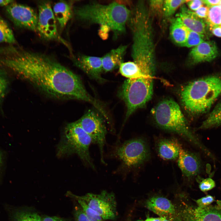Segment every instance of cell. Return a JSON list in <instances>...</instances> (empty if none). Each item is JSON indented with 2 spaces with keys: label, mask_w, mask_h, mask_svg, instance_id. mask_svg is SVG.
I'll return each instance as SVG.
<instances>
[{
  "label": "cell",
  "mask_w": 221,
  "mask_h": 221,
  "mask_svg": "<svg viewBox=\"0 0 221 221\" xmlns=\"http://www.w3.org/2000/svg\"><path fill=\"white\" fill-rule=\"evenodd\" d=\"M8 68L49 97L88 102L96 109L101 103L86 91L79 77L53 57L42 53L19 51L0 58Z\"/></svg>",
  "instance_id": "cell-1"
},
{
  "label": "cell",
  "mask_w": 221,
  "mask_h": 221,
  "mask_svg": "<svg viewBox=\"0 0 221 221\" xmlns=\"http://www.w3.org/2000/svg\"><path fill=\"white\" fill-rule=\"evenodd\" d=\"M149 18L143 3L131 10L127 23L132 35L131 56L142 71L155 69L154 51Z\"/></svg>",
  "instance_id": "cell-2"
},
{
  "label": "cell",
  "mask_w": 221,
  "mask_h": 221,
  "mask_svg": "<svg viewBox=\"0 0 221 221\" xmlns=\"http://www.w3.org/2000/svg\"><path fill=\"white\" fill-rule=\"evenodd\" d=\"M73 10L79 20L106 27L115 37L125 32L131 13L126 6L116 2L105 5L93 2L75 7Z\"/></svg>",
  "instance_id": "cell-3"
},
{
  "label": "cell",
  "mask_w": 221,
  "mask_h": 221,
  "mask_svg": "<svg viewBox=\"0 0 221 221\" xmlns=\"http://www.w3.org/2000/svg\"><path fill=\"white\" fill-rule=\"evenodd\" d=\"M221 95V75H213L198 79L182 89L180 98L184 108L193 115L208 111Z\"/></svg>",
  "instance_id": "cell-4"
},
{
  "label": "cell",
  "mask_w": 221,
  "mask_h": 221,
  "mask_svg": "<svg viewBox=\"0 0 221 221\" xmlns=\"http://www.w3.org/2000/svg\"><path fill=\"white\" fill-rule=\"evenodd\" d=\"M153 111L155 121L160 127L176 133L199 147L209 156H211V152L190 129L175 101L170 99H165L159 103Z\"/></svg>",
  "instance_id": "cell-5"
},
{
  "label": "cell",
  "mask_w": 221,
  "mask_h": 221,
  "mask_svg": "<svg viewBox=\"0 0 221 221\" xmlns=\"http://www.w3.org/2000/svg\"><path fill=\"white\" fill-rule=\"evenodd\" d=\"M149 154L148 145L141 138H134L123 142H116L109 153L110 157L120 164L115 174L126 176L134 173L148 159Z\"/></svg>",
  "instance_id": "cell-6"
},
{
  "label": "cell",
  "mask_w": 221,
  "mask_h": 221,
  "mask_svg": "<svg viewBox=\"0 0 221 221\" xmlns=\"http://www.w3.org/2000/svg\"><path fill=\"white\" fill-rule=\"evenodd\" d=\"M92 143L90 137L76 122L68 123L61 135L57 146V155L60 157L76 154L86 166L95 170L89 152Z\"/></svg>",
  "instance_id": "cell-7"
},
{
  "label": "cell",
  "mask_w": 221,
  "mask_h": 221,
  "mask_svg": "<svg viewBox=\"0 0 221 221\" xmlns=\"http://www.w3.org/2000/svg\"><path fill=\"white\" fill-rule=\"evenodd\" d=\"M153 75L144 73L138 78L127 79L124 81L119 94L127 107L125 122L136 110L144 106L151 98Z\"/></svg>",
  "instance_id": "cell-8"
},
{
  "label": "cell",
  "mask_w": 221,
  "mask_h": 221,
  "mask_svg": "<svg viewBox=\"0 0 221 221\" xmlns=\"http://www.w3.org/2000/svg\"><path fill=\"white\" fill-rule=\"evenodd\" d=\"M66 196L72 199L83 200L87 206L97 212L104 220H113L117 215V203L114 194L105 190L99 194L88 193L84 195H76L68 191Z\"/></svg>",
  "instance_id": "cell-9"
},
{
  "label": "cell",
  "mask_w": 221,
  "mask_h": 221,
  "mask_svg": "<svg viewBox=\"0 0 221 221\" xmlns=\"http://www.w3.org/2000/svg\"><path fill=\"white\" fill-rule=\"evenodd\" d=\"M75 122L89 135L92 143L97 145L101 162L106 165L104 149L107 131L103 118L96 111L89 110Z\"/></svg>",
  "instance_id": "cell-10"
},
{
  "label": "cell",
  "mask_w": 221,
  "mask_h": 221,
  "mask_svg": "<svg viewBox=\"0 0 221 221\" xmlns=\"http://www.w3.org/2000/svg\"><path fill=\"white\" fill-rule=\"evenodd\" d=\"M37 32L42 38L47 40H57L68 45L59 36L56 26V21L50 2L39 1Z\"/></svg>",
  "instance_id": "cell-11"
},
{
  "label": "cell",
  "mask_w": 221,
  "mask_h": 221,
  "mask_svg": "<svg viewBox=\"0 0 221 221\" xmlns=\"http://www.w3.org/2000/svg\"><path fill=\"white\" fill-rule=\"evenodd\" d=\"M176 209L182 221H221V201L205 207H194L182 202Z\"/></svg>",
  "instance_id": "cell-12"
},
{
  "label": "cell",
  "mask_w": 221,
  "mask_h": 221,
  "mask_svg": "<svg viewBox=\"0 0 221 221\" xmlns=\"http://www.w3.org/2000/svg\"><path fill=\"white\" fill-rule=\"evenodd\" d=\"M6 10L16 26L37 32L38 14L32 8L14 2L6 7Z\"/></svg>",
  "instance_id": "cell-13"
},
{
  "label": "cell",
  "mask_w": 221,
  "mask_h": 221,
  "mask_svg": "<svg viewBox=\"0 0 221 221\" xmlns=\"http://www.w3.org/2000/svg\"><path fill=\"white\" fill-rule=\"evenodd\" d=\"M73 61L75 65L91 78L101 83L106 81L101 75L103 71L101 57L79 54L73 56Z\"/></svg>",
  "instance_id": "cell-14"
},
{
  "label": "cell",
  "mask_w": 221,
  "mask_h": 221,
  "mask_svg": "<svg viewBox=\"0 0 221 221\" xmlns=\"http://www.w3.org/2000/svg\"><path fill=\"white\" fill-rule=\"evenodd\" d=\"M178 158V166L184 176L191 178L199 173L201 163L196 154L184 149L181 147Z\"/></svg>",
  "instance_id": "cell-15"
},
{
  "label": "cell",
  "mask_w": 221,
  "mask_h": 221,
  "mask_svg": "<svg viewBox=\"0 0 221 221\" xmlns=\"http://www.w3.org/2000/svg\"><path fill=\"white\" fill-rule=\"evenodd\" d=\"M219 51L216 43L213 41H204L194 47L189 56L194 64L211 62L218 56Z\"/></svg>",
  "instance_id": "cell-16"
},
{
  "label": "cell",
  "mask_w": 221,
  "mask_h": 221,
  "mask_svg": "<svg viewBox=\"0 0 221 221\" xmlns=\"http://www.w3.org/2000/svg\"><path fill=\"white\" fill-rule=\"evenodd\" d=\"M4 206L9 221H42V217L32 208L18 207L8 204H5Z\"/></svg>",
  "instance_id": "cell-17"
},
{
  "label": "cell",
  "mask_w": 221,
  "mask_h": 221,
  "mask_svg": "<svg viewBox=\"0 0 221 221\" xmlns=\"http://www.w3.org/2000/svg\"><path fill=\"white\" fill-rule=\"evenodd\" d=\"M177 16L189 30L203 34L206 33L207 25L205 22L185 5L182 6Z\"/></svg>",
  "instance_id": "cell-18"
},
{
  "label": "cell",
  "mask_w": 221,
  "mask_h": 221,
  "mask_svg": "<svg viewBox=\"0 0 221 221\" xmlns=\"http://www.w3.org/2000/svg\"><path fill=\"white\" fill-rule=\"evenodd\" d=\"M146 206L149 210L160 217L173 215L176 214L174 206L167 199L162 197H153L147 200Z\"/></svg>",
  "instance_id": "cell-19"
},
{
  "label": "cell",
  "mask_w": 221,
  "mask_h": 221,
  "mask_svg": "<svg viewBox=\"0 0 221 221\" xmlns=\"http://www.w3.org/2000/svg\"><path fill=\"white\" fill-rule=\"evenodd\" d=\"M127 46L121 45L101 57L103 71L107 72L119 68L123 62Z\"/></svg>",
  "instance_id": "cell-20"
},
{
  "label": "cell",
  "mask_w": 221,
  "mask_h": 221,
  "mask_svg": "<svg viewBox=\"0 0 221 221\" xmlns=\"http://www.w3.org/2000/svg\"><path fill=\"white\" fill-rule=\"evenodd\" d=\"M181 147L179 142L174 138H162L157 143V149L158 155L162 159L173 160L178 157Z\"/></svg>",
  "instance_id": "cell-21"
},
{
  "label": "cell",
  "mask_w": 221,
  "mask_h": 221,
  "mask_svg": "<svg viewBox=\"0 0 221 221\" xmlns=\"http://www.w3.org/2000/svg\"><path fill=\"white\" fill-rule=\"evenodd\" d=\"M52 10L60 27L64 28L72 17L73 10L72 3L65 1H59L54 4Z\"/></svg>",
  "instance_id": "cell-22"
},
{
  "label": "cell",
  "mask_w": 221,
  "mask_h": 221,
  "mask_svg": "<svg viewBox=\"0 0 221 221\" xmlns=\"http://www.w3.org/2000/svg\"><path fill=\"white\" fill-rule=\"evenodd\" d=\"M188 31L179 18L172 19L170 34L172 39L176 44L183 46L186 40Z\"/></svg>",
  "instance_id": "cell-23"
},
{
  "label": "cell",
  "mask_w": 221,
  "mask_h": 221,
  "mask_svg": "<svg viewBox=\"0 0 221 221\" xmlns=\"http://www.w3.org/2000/svg\"><path fill=\"white\" fill-rule=\"evenodd\" d=\"M221 125V101L218 103L199 129H207Z\"/></svg>",
  "instance_id": "cell-24"
},
{
  "label": "cell",
  "mask_w": 221,
  "mask_h": 221,
  "mask_svg": "<svg viewBox=\"0 0 221 221\" xmlns=\"http://www.w3.org/2000/svg\"><path fill=\"white\" fill-rule=\"evenodd\" d=\"M119 68L120 73L128 79L138 78L141 76L144 73L134 62H123Z\"/></svg>",
  "instance_id": "cell-25"
},
{
  "label": "cell",
  "mask_w": 221,
  "mask_h": 221,
  "mask_svg": "<svg viewBox=\"0 0 221 221\" xmlns=\"http://www.w3.org/2000/svg\"><path fill=\"white\" fill-rule=\"evenodd\" d=\"M16 42L13 31L6 22L0 16V43L13 44Z\"/></svg>",
  "instance_id": "cell-26"
},
{
  "label": "cell",
  "mask_w": 221,
  "mask_h": 221,
  "mask_svg": "<svg viewBox=\"0 0 221 221\" xmlns=\"http://www.w3.org/2000/svg\"><path fill=\"white\" fill-rule=\"evenodd\" d=\"M205 23L211 29L213 28L221 25V6H216L209 7Z\"/></svg>",
  "instance_id": "cell-27"
},
{
  "label": "cell",
  "mask_w": 221,
  "mask_h": 221,
  "mask_svg": "<svg viewBox=\"0 0 221 221\" xmlns=\"http://www.w3.org/2000/svg\"><path fill=\"white\" fill-rule=\"evenodd\" d=\"M188 0H167L164 1L163 10L165 15L169 17L173 14L176 10Z\"/></svg>",
  "instance_id": "cell-28"
},
{
  "label": "cell",
  "mask_w": 221,
  "mask_h": 221,
  "mask_svg": "<svg viewBox=\"0 0 221 221\" xmlns=\"http://www.w3.org/2000/svg\"><path fill=\"white\" fill-rule=\"evenodd\" d=\"M204 35L189 30L187 37L183 46L195 47L204 41Z\"/></svg>",
  "instance_id": "cell-29"
},
{
  "label": "cell",
  "mask_w": 221,
  "mask_h": 221,
  "mask_svg": "<svg viewBox=\"0 0 221 221\" xmlns=\"http://www.w3.org/2000/svg\"><path fill=\"white\" fill-rule=\"evenodd\" d=\"M77 200L86 215L89 221H103V219L96 211L89 207L83 200L77 198H73Z\"/></svg>",
  "instance_id": "cell-30"
},
{
  "label": "cell",
  "mask_w": 221,
  "mask_h": 221,
  "mask_svg": "<svg viewBox=\"0 0 221 221\" xmlns=\"http://www.w3.org/2000/svg\"><path fill=\"white\" fill-rule=\"evenodd\" d=\"M9 82L6 71L0 68V106L7 93Z\"/></svg>",
  "instance_id": "cell-31"
},
{
  "label": "cell",
  "mask_w": 221,
  "mask_h": 221,
  "mask_svg": "<svg viewBox=\"0 0 221 221\" xmlns=\"http://www.w3.org/2000/svg\"><path fill=\"white\" fill-rule=\"evenodd\" d=\"M215 186V181L210 178L204 179L200 182L199 188L203 192H207L214 188Z\"/></svg>",
  "instance_id": "cell-32"
},
{
  "label": "cell",
  "mask_w": 221,
  "mask_h": 221,
  "mask_svg": "<svg viewBox=\"0 0 221 221\" xmlns=\"http://www.w3.org/2000/svg\"><path fill=\"white\" fill-rule=\"evenodd\" d=\"M73 214L74 221H89L86 215L80 206L75 207Z\"/></svg>",
  "instance_id": "cell-33"
},
{
  "label": "cell",
  "mask_w": 221,
  "mask_h": 221,
  "mask_svg": "<svg viewBox=\"0 0 221 221\" xmlns=\"http://www.w3.org/2000/svg\"><path fill=\"white\" fill-rule=\"evenodd\" d=\"M214 197L210 195L199 199L196 201L198 207H205L211 205L214 201Z\"/></svg>",
  "instance_id": "cell-34"
},
{
  "label": "cell",
  "mask_w": 221,
  "mask_h": 221,
  "mask_svg": "<svg viewBox=\"0 0 221 221\" xmlns=\"http://www.w3.org/2000/svg\"><path fill=\"white\" fill-rule=\"evenodd\" d=\"M187 3L190 10L194 11L203 6L204 4L203 1L201 0H188Z\"/></svg>",
  "instance_id": "cell-35"
},
{
  "label": "cell",
  "mask_w": 221,
  "mask_h": 221,
  "mask_svg": "<svg viewBox=\"0 0 221 221\" xmlns=\"http://www.w3.org/2000/svg\"><path fill=\"white\" fill-rule=\"evenodd\" d=\"M164 2L163 0H151L150 6L152 10L159 12L163 8Z\"/></svg>",
  "instance_id": "cell-36"
},
{
  "label": "cell",
  "mask_w": 221,
  "mask_h": 221,
  "mask_svg": "<svg viewBox=\"0 0 221 221\" xmlns=\"http://www.w3.org/2000/svg\"><path fill=\"white\" fill-rule=\"evenodd\" d=\"M209 8L207 6H203L195 11L196 15L199 17L203 19L207 17Z\"/></svg>",
  "instance_id": "cell-37"
},
{
  "label": "cell",
  "mask_w": 221,
  "mask_h": 221,
  "mask_svg": "<svg viewBox=\"0 0 221 221\" xmlns=\"http://www.w3.org/2000/svg\"><path fill=\"white\" fill-rule=\"evenodd\" d=\"M18 50L12 46L0 47V54L13 55L16 53Z\"/></svg>",
  "instance_id": "cell-38"
},
{
  "label": "cell",
  "mask_w": 221,
  "mask_h": 221,
  "mask_svg": "<svg viewBox=\"0 0 221 221\" xmlns=\"http://www.w3.org/2000/svg\"><path fill=\"white\" fill-rule=\"evenodd\" d=\"M5 165V156L4 153L0 150V184L2 181Z\"/></svg>",
  "instance_id": "cell-39"
},
{
  "label": "cell",
  "mask_w": 221,
  "mask_h": 221,
  "mask_svg": "<svg viewBox=\"0 0 221 221\" xmlns=\"http://www.w3.org/2000/svg\"><path fill=\"white\" fill-rule=\"evenodd\" d=\"M42 221H71L68 219L56 216H46L42 218Z\"/></svg>",
  "instance_id": "cell-40"
},
{
  "label": "cell",
  "mask_w": 221,
  "mask_h": 221,
  "mask_svg": "<svg viewBox=\"0 0 221 221\" xmlns=\"http://www.w3.org/2000/svg\"><path fill=\"white\" fill-rule=\"evenodd\" d=\"M204 4H205L208 8L211 6L220 5L221 0H203Z\"/></svg>",
  "instance_id": "cell-41"
},
{
  "label": "cell",
  "mask_w": 221,
  "mask_h": 221,
  "mask_svg": "<svg viewBox=\"0 0 221 221\" xmlns=\"http://www.w3.org/2000/svg\"><path fill=\"white\" fill-rule=\"evenodd\" d=\"M160 218L161 221H182L177 213L174 215Z\"/></svg>",
  "instance_id": "cell-42"
},
{
  "label": "cell",
  "mask_w": 221,
  "mask_h": 221,
  "mask_svg": "<svg viewBox=\"0 0 221 221\" xmlns=\"http://www.w3.org/2000/svg\"><path fill=\"white\" fill-rule=\"evenodd\" d=\"M210 30L214 35L221 37V25L215 26Z\"/></svg>",
  "instance_id": "cell-43"
},
{
  "label": "cell",
  "mask_w": 221,
  "mask_h": 221,
  "mask_svg": "<svg viewBox=\"0 0 221 221\" xmlns=\"http://www.w3.org/2000/svg\"><path fill=\"white\" fill-rule=\"evenodd\" d=\"M14 2V1L11 0H0V6L6 7Z\"/></svg>",
  "instance_id": "cell-44"
},
{
  "label": "cell",
  "mask_w": 221,
  "mask_h": 221,
  "mask_svg": "<svg viewBox=\"0 0 221 221\" xmlns=\"http://www.w3.org/2000/svg\"><path fill=\"white\" fill-rule=\"evenodd\" d=\"M145 221H161L160 218H149L147 219Z\"/></svg>",
  "instance_id": "cell-45"
},
{
  "label": "cell",
  "mask_w": 221,
  "mask_h": 221,
  "mask_svg": "<svg viewBox=\"0 0 221 221\" xmlns=\"http://www.w3.org/2000/svg\"><path fill=\"white\" fill-rule=\"evenodd\" d=\"M141 221V220H138V221Z\"/></svg>",
  "instance_id": "cell-46"
}]
</instances>
